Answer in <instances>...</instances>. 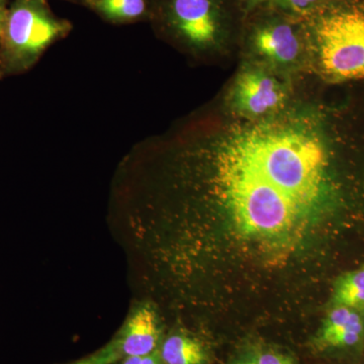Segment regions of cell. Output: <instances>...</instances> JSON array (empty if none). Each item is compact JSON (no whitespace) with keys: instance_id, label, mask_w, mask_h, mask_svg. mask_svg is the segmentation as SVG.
I'll return each mask as SVG.
<instances>
[{"instance_id":"6da1fadb","label":"cell","mask_w":364,"mask_h":364,"mask_svg":"<svg viewBox=\"0 0 364 364\" xmlns=\"http://www.w3.org/2000/svg\"><path fill=\"white\" fill-rule=\"evenodd\" d=\"M70 30V23L57 18L44 0H20L7 14L2 33L6 65L26 70Z\"/></svg>"},{"instance_id":"7a4b0ae2","label":"cell","mask_w":364,"mask_h":364,"mask_svg":"<svg viewBox=\"0 0 364 364\" xmlns=\"http://www.w3.org/2000/svg\"><path fill=\"white\" fill-rule=\"evenodd\" d=\"M318 62L336 80L364 78V13L345 9L326 16L316 28Z\"/></svg>"},{"instance_id":"3957f363","label":"cell","mask_w":364,"mask_h":364,"mask_svg":"<svg viewBox=\"0 0 364 364\" xmlns=\"http://www.w3.org/2000/svg\"><path fill=\"white\" fill-rule=\"evenodd\" d=\"M164 18L172 35L191 51H208L219 42L222 21L215 0H166Z\"/></svg>"},{"instance_id":"277c9868","label":"cell","mask_w":364,"mask_h":364,"mask_svg":"<svg viewBox=\"0 0 364 364\" xmlns=\"http://www.w3.org/2000/svg\"><path fill=\"white\" fill-rule=\"evenodd\" d=\"M156 309L149 301L136 303L119 331L95 352L104 364H117L130 356H142L158 350L163 337Z\"/></svg>"},{"instance_id":"5b68a950","label":"cell","mask_w":364,"mask_h":364,"mask_svg":"<svg viewBox=\"0 0 364 364\" xmlns=\"http://www.w3.org/2000/svg\"><path fill=\"white\" fill-rule=\"evenodd\" d=\"M284 100L282 85L265 72H243L235 83L234 105L241 117L259 119L269 116L279 111Z\"/></svg>"},{"instance_id":"8992f818","label":"cell","mask_w":364,"mask_h":364,"mask_svg":"<svg viewBox=\"0 0 364 364\" xmlns=\"http://www.w3.org/2000/svg\"><path fill=\"white\" fill-rule=\"evenodd\" d=\"M157 353L163 364H210L212 361L205 340L182 329L165 335Z\"/></svg>"},{"instance_id":"52a82bcc","label":"cell","mask_w":364,"mask_h":364,"mask_svg":"<svg viewBox=\"0 0 364 364\" xmlns=\"http://www.w3.org/2000/svg\"><path fill=\"white\" fill-rule=\"evenodd\" d=\"M254 44L261 55L277 64L293 63L301 50L298 36L286 23L262 26L255 33Z\"/></svg>"},{"instance_id":"ba28073f","label":"cell","mask_w":364,"mask_h":364,"mask_svg":"<svg viewBox=\"0 0 364 364\" xmlns=\"http://www.w3.org/2000/svg\"><path fill=\"white\" fill-rule=\"evenodd\" d=\"M88 4L112 23L138 21L147 13V0H88Z\"/></svg>"},{"instance_id":"9c48e42d","label":"cell","mask_w":364,"mask_h":364,"mask_svg":"<svg viewBox=\"0 0 364 364\" xmlns=\"http://www.w3.org/2000/svg\"><path fill=\"white\" fill-rule=\"evenodd\" d=\"M364 336V323L363 318L354 312L350 320L338 331L333 333L322 342L314 346V350L317 353L341 349L353 348L358 346Z\"/></svg>"},{"instance_id":"30bf717a","label":"cell","mask_w":364,"mask_h":364,"mask_svg":"<svg viewBox=\"0 0 364 364\" xmlns=\"http://www.w3.org/2000/svg\"><path fill=\"white\" fill-rule=\"evenodd\" d=\"M334 301L350 309L364 306V268L340 277L335 286Z\"/></svg>"},{"instance_id":"8fae6325","label":"cell","mask_w":364,"mask_h":364,"mask_svg":"<svg viewBox=\"0 0 364 364\" xmlns=\"http://www.w3.org/2000/svg\"><path fill=\"white\" fill-rule=\"evenodd\" d=\"M257 364H299L291 354L269 345L255 344L250 347Z\"/></svg>"},{"instance_id":"7c38bea8","label":"cell","mask_w":364,"mask_h":364,"mask_svg":"<svg viewBox=\"0 0 364 364\" xmlns=\"http://www.w3.org/2000/svg\"><path fill=\"white\" fill-rule=\"evenodd\" d=\"M117 364H163L161 359L158 355L157 351L154 353L142 356H130L122 359Z\"/></svg>"},{"instance_id":"4fadbf2b","label":"cell","mask_w":364,"mask_h":364,"mask_svg":"<svg viewBox=\"0 0 364 364\" xmlns=\"http://www.w3.org/2000/svg\"><path fill=\"white\" fill-rule=\"evenodd\" d=\"M318 0H282L284 6L296 11H304L310 9Z\"/></svg>"},{"instance_id":"5bb4252c","label":"cell","mask_w":364,"mask_h":364,"mask_svg":"<svg viewBox=\"0 0 364 364\" xmlns=\"http://www.w3.org/2000/svg\"><path fill=\"white\" fill-rule=\"evenodd\" d=\"M229 364H257L256 363L255 359L253 358L252 352H251L250 348L248 349V351H246L245 353L242 354V355L239 356L234 360H232Z\"/></svg>"},{"instance_id":"9a60e30c","label":"cell","mask_w":364,"mask_h":364,"mask_svg":"<svg viewBox=\"0 0 364 364\" xmlns=\"http://www.w3.org/2000/svg\"><path fill=\"white\" fill-rule=\"evenodd\" d=\"M71 364H102V361L98 359L97 354H91L88 358L80 359V360L75 361Z\"/></svg>"},{"instance_id":"2e32d148","label":"cell","mask_w":364,"mask_h":364,"mask_svg":"<svg viewBox=\"0 0 364 364\" xmlns=\"http://www.w3.org/2000/svg\"><path fill=\"white\" fill-rule=\"evenodd\" d=\"M6 16L4 14V7H2L1 4H0V37L2 36V33H4V23H6Z\"/></svg>"}]
</instances>
